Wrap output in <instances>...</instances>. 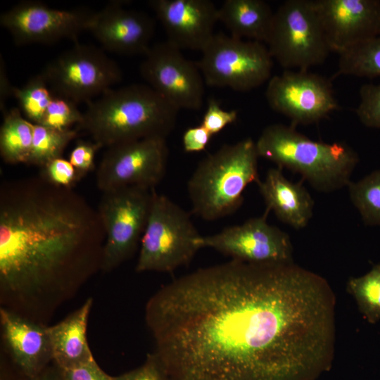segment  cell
Wrapping results in <instances>:
<instances>
[{
	"mask_svg": "<svg viewBox=\"0 0 380 380\" xmlns=\"http://www.w3.org/2000/svg\"><path fill=\"white\" fill-rule=\"evenodd\" d=\"M331 49L338 54L380 35L379 0H314Z\"/></svg>",
	"mask_w": 380,
	"mask_h": 380,
	"instance_id": "16",
	"label": "cell"
},
{
	"mask_svg": "<svg viewBox=\"0 0 380 380\" xmlns=\"http://www.w3.org/2000/svg\"><path fill=\"white\" fill-rule=\"evenodd\" d=\"M101 148L93 140H78L70 153L68 160L80 173L85 176L95 168L96 154Z\"/></svg>",
	"mask_w": 380,
	"mask_h": 380,
	"instance_id": "33",
	"label": "cell"
},
{
	"mask_svg": "<svg viewBox=\"0 0 380 380\" xmlns=\"http://www.w3.org/2000/svg\"><path fill=\"white\" fill-rule=\"evenodd\" d=\"M73 101L53 95L40 125L56 129H68L79 125L83 120L81 113Z\"/></svg>",
	"mask_w": 380,
	"mask_h": 380,
	"instance_id": "29",
	"label": "cell"
},
{
	"mask_svg": "<svg viewBox=\"0 0 380 380\" xmlns=\"http://www.w3.org/2000/svg\"><path fill=\"white\" fill-rule=\"evenodd\" d=\"M360 103L355 109L365 127L380 129V84H365L359 91Z\"/></svg>",
	"mask_w": 380,
	"mask_h": 380,
	"instance_id": "30",
	"label": "cell"
},
{
	"mask_svg": "<svg viewBox=\"0 0 380 380\" xmlns=\"http://www.w3.org/2000/svg\"><path fill=\"white\" fill-rule=\"evenodd\" d=\"M266 211H272L284 223L296 229L305 227L313 215L315 202L306 188L284 175L282 169L270 168L264 180L256 182Z\"/></svg>",
	"mask_w": 380,
	"mask_h": 380,
	"instance_id": "20",
	"label": "cell"
},
{
	"mask_svg": "<svg viewBox=\"0 0 380 380\" xmlns=\"http://www.w3.org/2000/svg\"><path fill=\"white\" fill-rule=\"evenodd\" d=\"M196 62L205 84L247 91L269 81L273 58L265 44L215 33Z\"/></svg>",
	"mask_w": 380,
	"mask_h": 380,
	"instance_id": "8",
	"label": "cell"
},
{
	"mask_svg": "<svg viewBox=\"0 0 380 380\" xmlns=\"http://www.w3.org/2000/svg\"><path fill=\"white\" fill-rule=\"evenodd\" d=\"M87 105L76 128L102 148L145 138L167 139L179 111L150 86L141 84L111 88Z\"/></svg>",
	"mask_w": 380,
	"mask_h": 380,
	"instance_id": "3",
	"label": "cell"
},
{
	"mask_svg": "<svg viewBox=\"0 0 380 380\" xmlns=\"http://www.w3.org/2000/svg\"><path fill=\"white\" fill-rule=\"evenodd\" d=\"M259 157L301 175L315 190L329 193L348 186L359 156L343 142L316 141L294 126H267L255 141Z\"/></svg>",
	"mask_w": 380,
	"mask_h": 380,
	"instance_id": "4",
	"label": "cell"
},
{
	"mask_svg": "<svg viewBox=\"0 0 380 380\" xmlns=\"http://www.w3.org/2000/svg\"><path fill=\"white\" fill-rule=\"evenodd\" d=\"M54 94L42 72L20 88L14 87L13 96L23 115L33 124L40 125Z\"/></svg>",
	"mask_w": 380,
	"mask_h": 380,
	"instance_id": "27",
	"label": "cell"
},
{
	"mask_svg": "<svg viewBox=\"0 0 380 380\" xmlns=\"http://www.w3.org/2000/svg\"><path fill=\"white\" fill-rule=\"evenodd\" d=\"M148 4L167 41L180 50L202 51L215 34L218 8L210 0H151Z\"/></svg>",
	"mask_w": 380,
	"mask_h": 380,
	"instance_id": "17",
	"label": "cell"
},
{
	"mask_svg": "<svg viewBox=\"0 0 380 380\" xmlns=\"http://www.w3.org/2000/svg\"><path fill=\"white\" fill-rule=\"evenodd\" d=\"M52 92L75 103L93 101L120 82L118 63L99 48L76 44L41 72Z\"/></svg>",
	"mask_w": 380,
	"mask_h": 380,
	"instance_id": "10",
	"label": "cell"
},
{
	"mask_svg": "<svg viewBox=\"0 0 380 380\" xmlns=\"http://www.w3.org/2000/svg\"><path fill=\"white\" fill-rule=\"evenodd\" d=\"M350 199L367 226L380 227V168L348 185Z\"/></svg>",
	"mask_w": 380,
	"mask_h": 380,
	"instance_id": "26",
	"label": "cell"
},
{
	"mask_svg": "<svg viewBox=\"0 0 380 380\" xmlns=\"http://www.w3.org/2000/svg\"><path fill=\"white\" fill-rule=\"evenodd\" d=\"M348 290L369 322L380 320V264L375 265L361 277L351 278L348 282Z\"/></svg>",
	"mask_w": 380,
	"mask_h": 380,
	"instance_id": "28",
	"label": "cell"
},
{
	"mask_svg": "<svg viewBox=\"0 0 380 380\" xmlns=\"http://www.w3.org/2000/svg\"><path fill=\"white\" fill-rule=\"evenodd\" d=\"M13 87L8 80L4 61L1 55L0 59V108L3 114L7 110L6 102L8 97L13 96Z\"/></svg>",
	"mask_w": 380,
	"mask_h": 380,
	"instance_id": "37",
	"label": "cell"
},
{
	"mask_svg": "<svg viewBox=\"0 0 380 380\" xmlns=\"http://www.w3.org/2000/svg\"><path fill=\"white\" fill-rule=\"evenodd\" d=\"M4 342L21 374L36 380L52 360L47 327L4 309L0 310Z\"/></svg>",
	"mask_w": 380,
	"mask_h": 380,
	"instance_id": "19",
	"label": "cell"
},
{
	"mask_svg": "<svg viewBox=\"0 0 380 380\" xmlns=\"http://www.w3.org/2000/svg\"><path fill=\"white\" fill-rule=\"evenodd\" d=\"M380 77V35L339 54L336 75Z\"/></svg>",
	"mask_w": 380,
	"mask_h": 380,
	"instance_id": "24",
	"label": "cell"
},
{
	"mask_svg": "<svg viewBox=\"0 0 380 380\" xmlns=\"http://www.w3.org/2000/svg\"><path fill=\"white\" fill-rule=\"evenodd\" d=\"M201 236L191 213L155 191L136 271L172 272L188 265L201 248Z\"/></svg>",
	"mask_w": 380,
	"mask_h": 380,
	"instance_id": "6",
	"label": "cell"
},
{
	"mask_svg": "<svg viewBox=\"0 0 380 380\" xmlns=\"http://www.w3.org/2000/svg\"><path fill=\"white\" fill-rule=\"evenodd\" d=\"M106 234L96 208L39 175L1 183L0 284L29 294L101 268Z\"/></svg>",
	"mask_w": 380,
	"mask_h": 380,
	"instance_id": "2",
	"label": "cell"
},
{
	"mask_svg": "<svg viewBox=\"0 0 380 380\" xmlns=\"http://www.w3.org/2000/svg\"><path fill=\"white\" fill-rule=\"evenodd\" d=\"M336 298L293 262L231 260L160 288L146 321L167 380H317L329 371Z\"/></svg>",
	"mask_w": 380,
	"mask_h": 380,
	"instance_id": "1",
	"label": "cell"
},
{
	"mask_svg": "<svg viewBox=\"0 0 380 380\" xmlns=\"http://www.w3.org/2000/svg\"><path fill=\"white\" fill-rule=\"evenodd\" d=\"M77 128L56 129L34 124L31 152L27 164L40 168L49 162L62 157V154L78 133Z\"/></svg>",
	"mask_w": 380,
	"mask_h": 380,
	"instance_id": "25",
	"label": "cell"
},
{
	"mask_svg": "<svg viewBox=\"0 0 380 380\" xmlns=\"http://www.w3.org/2000/svg\"><path fill=\"white\" fill-rule=\"evenodd\" d=\"M144 56L139 72L148 86L179 110L202 107L205 81L196 62L167 41L151 46Z\"/></svg>",
	"mask_w": 380,
	"mask_h": 380,
	"instance_id": "12",
	"label": "cell"
},
{
	"mask_svg": "<svg viewBox=\"0 0 380 380\" xmlns=\"http://www.w3.org/2000/svg\"><path fill=\"white\" fill-rule=\"evenodd\" d=\"M258 158L255 141L246 138L201 160L187 182L191 213L207 221L234 213L247 186L260 179Z\"/></svg>",
	"mask_w": 380,
	"mask_h": 380,
	"instance_id": "5",
	"label": "cell"
},
{
	"mask_svg": "<svg viewBox=\"0 0 380 380\" xmlns=\"http://www.w3.org/2000/svg\"><path fill=\"white\" fill-rule=\"evenodd\" d=\"M274 13L262 0H226L218 8V21L230 35L246 40L266 43Z\"/></svg>",
	"mask_w": 380,
	"mask_h": 380,
	"instance_id": "22",
	"label": "cell"
},
{
	"mask_svg": "<svg viewBox=\"0 0 380 380\" xmlns=\"http://www.w3.org/2000/svg\"><path fill=\"white\" fill-rule=\"evenodd\" d=\"M94 13L87 8L60 10L38 1H23L3 13L0 23L18 45L49 44L76 39L82 32L88 31Z\"/></svg>",
	"mask_w": 380,
	"mask_h": 380,
	"instance_id": "15",
	"label": "cell"
},
{
	"mask_svg": "<svg viewBox=\"0 0 380 380\" xmlns=\"http://www.w3.org/2000/svg\"><path fill=\"white\" fill-rule=\"evenodd\" d=\"M283 68L308 70L322 64L331 49L314 0H288L274 13L265 43Z\"/></svg>",
	"mask_w": 380,
	"mask_h": 380,
	"instance_id": "7",
	"label": "cell"
},
{
	"mask_svg": "<svg viewBox=\"0 0 380 380\" xmlns=\"http://www.w3.org/2000/svg\"><path fill=\"white\" fill-rule=\"evenodd\" d=\"M154 189L126 186L103 192L96 208L106 234L101 269L110 271L130 258L141 242Z\"/></svg>",
	"mask_w": 380,
	"mask_h": 380,
	"instance_id": "9",
	"label": "cell"
},
{
	"mask_svg": "<svg viewBox=\"0 0 380 380\" xmlns=\"http://www.w3.org/2000/svg\"><path fill=\"white\" fill-rule=\"evenodd\" d=\"M0 380H18L17 379L15 378H13V377H11L10 375H8L7 373H6L5 372H3L1 370V379Z\"/></svg>",
	"mask_w": 380,
	"mask_h": 380,
	"instance_id": "39",
	"label": "cell"
},
{
	"mask_svg": "<svg viewBox=\"0 0 380 380\" xmlns=\"http://www.w3.org/2000/svg\"><path fill=\"white\" fill-rule=\"evenodd\" d=\"M36 380H63L61 370L55 365L54 367H46Z\"/></svg>",
	"mask_w": 380,
	"mask_h": 380,
	"instance_id": "38",
	"label": "cell"
},
{
	"mask_svg": "<svg viewBox=\"0 0 380 380\" xmlns=\"http://www.w3.org/2000/svg\"><path fill=\"white\" fill-rule=\"evenodd\" d=\"M210 133L201 125L187 129L182 137L184 150L187 153L200 152L208 146Z\"/></svg>",
	"mask_w": 380,
	"mask_h": 380,
	"instance_id": "36",
	"label": "cell"
},
{
	"mask_svg": "<svg viewBox=\"0 0 380 380\" xmlns=\"http://www.w3.org/2000/svg\"><path fill=\"white\" fill-rule=\"evenodd\" d=\"M88 31L109 51L144 55L151 47L155 21L147 13L127 9L122 1H115L94 12Z\"/></svg>",
	"mask_w": 380,
	"mask_h": 380,
	"instance_id": "18",
	"label": "cell"
},
{
	"mask_svg": "<svg viewBox=\"0 0 380 380\" xmlns=\"http://www.w3.org/2000/svg\"><path fill=\"white\" fill-rule=\"evenodd\" d=\"M265 96L269 106L293 125L316 123L338 107L330 81L309 70H286L271 77Z\"/></svg>",
	"mask_w": 380,
	"mask_h": 380,
	"instance_id": "13",
	"label": "cell"
},
{
	"mask_svg": "<svg viewBox=\"0 0 380 380\" xmlns=\"http://www.w3.org/2000/svg\"><path fill=\"white\" fill-rule=\"evenodd\" d=\"M0 128V154L8 164L26 163L31 152L34 124L19 108L6 110Z\"/></svg>",
	"mask_w": 380,
	"mask_h": 380,
	"instance_id": "23",
	"label": "cell"
},
{
	"mask_svg": "<svg viewBox=\"0 0 380 380\" xmlns=\"http://www.w3.org/2000/svg\"><path fill=\"white\" fill-rule=\"evenodd\" d=\"M167 159L165 138H145L111 146L96 170V186L102 193L126 186L154 189L165 175Z\"/></svg>",
	"mask_w": 380,
	"mask_h": 380,
	"instance_id": "11",
	"label": "cell"
},
{
	"mask_svg": "<svg viewBox=\"0 0 380 380\" xmlns=\"http://www.w3.org/2000/svg\"><path fill=\"white\" fill-rule=\"evenodd\" d=\"M267 213L226 227L218 233L201 236V248H210L232 260L248 263L293 262L289 236L267 222Z\"/></svg>",
	"mask_w": 380,
	"mask_h": 380,
	"instance_id": "14",
	"label": "cell"
},
{
	"mask_svg": "<svg viewBox=\"0 0 380 380\" xmlns=\"http://www.w3.org/2000/svg\"><path fill=\"white\" fill-rule=\"evenodd\" d=\"M91 305L92 300L89 298L65 319L47 327L52 360L62 370L94 360L86 336Z\"/></svg>",
	"mask_w": 380,
	"mask_h": 380,
	"instance_id": "21",
	"label": "cell"
},
{
	"mask_svg": "<svg viewBox=\"0 0 380 380\" xmlns=\"http://www.w3.org/2000/svg\"><path fill=\"white\" fill-rule=\"evenodd\" d=\"M61 370L63 380H113V376L103 372L95 360L74 368Z\"/></svg>",
	"mask_w": 380,
	"mask_h": 380,
	"instance_id": "35",
	"label": "cell"
},
{
	"mask_svg": "<svg viewBox=\"0 0 380 380\" xmlns=\"http://www.w3.org/2000/svg\"><path fill=\"white\" fill-rule=\"evenodd\" d=\"M237 116L236 110H225L215 99L210 98L201 125L213 136L234 122Z\"/></svg>",
	"mask_w": 380,
	"mask_h": 380,
	"instance_id": "32",
	"label": "cell"
},
{
	"mask_svg": "<svg viewBox=\"0 0 380 380\" xmlns=\"http://www.w3.org/2000/svg\"><path fill=\"white\" fill-rule=\"evenodd\" d=\"M113 380H167L156 358L153 354L147 356L140 367L117 376Z\"/></svg>",
	"mask_w": 380,
	"mask_h": 380,
	"instance_id": "34",
	"label": "cell"
},
{
	"mask_svg": "<svg viewBox=\"0 0 380 380\" xmlns=\"http://www.w3.org/2000/svg\"><path fill=\"white\" fill-rule=\"evenodd\" d=\"M39 175L53 185L68 189H72L84 177L69 160L62 157L42 167Z\"/></svg>",
	"mask_w": 380,
	"mask_h": 380,
	"instance_id": "31",
	"label": "cell"
}]
</instances>
